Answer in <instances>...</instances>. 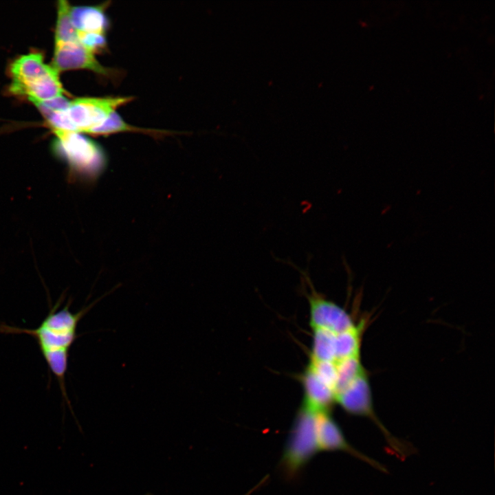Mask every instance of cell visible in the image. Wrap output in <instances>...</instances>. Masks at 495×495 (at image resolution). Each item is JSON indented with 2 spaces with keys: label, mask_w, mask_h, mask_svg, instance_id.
Returning a JSON list of instances; mask_svg holds the SVG:
<instances>
[{
  "label": "cell",
  "mask_w": 495,
  "mask_h": 495,
  "mask_svg": "<svg viewBox=\"0 0 495 495\" xmlns=\"http://www.w3.org/2000/svg\"><path fill=\"white\" fill-rule=\"evenodd\" d=\"M100 299L83 307L78 312L69 310L71 302L58 309L62 300H58L40 324L34 329L21 328L0 324V333L6 335L27 334L36 342L50 372L56 377L63 396L73 412L68 398L65 375L68 367L69 353L77 338V327L80 320L96 305Z\"/></svg>",
  "instance_id": "6da1fadb"
},
{
  "label": "cell",
  "mask_w": 495,
  "mask_h": 495,
  "mask_svg": "<svg viewBox=\"0 0 495 495\" xmlns=\"http://www.w3.org/2000/svg\"><path fill=\"white\" fill-rule=\"evenodd\" d=\"M10 72V91L26 96L34 104L61 96L63 93L58 72L46 65L41 54L19 57L12 63Z\"/></svg>",
  "instance_id": "7a4b0ae2"
},
{
  "label": "cell",
  "mask_w": 495,
  "mask_h": 495,
  "mask_svg": "<svg viewBox=\"0 0 495 495\" xmlns=\"http://www.w3.org/2000/svg\"><path fill=\"white\" fill-rule=\"evenodd\" d=\"M316 414L301 406L280 461L286 476L292 478L319 452L316 437Z\"/></svg>",
  "instance_id": "3957f363"
},
{
  "label": "cell",
  "mask_w": 495,
  "mask_h": 495,
  "mask_svg": "<svg viewBox=\"0 0 495 495\" xmlns=\"http://www.w3.org/2000/svg\"><path fill=\"white\" fill-rule=\"evenodd\" d=\"M131 97L82 98L70 101L67 109L58 113L59 129L87 133L104 121Z\"/></svg>",
  "instance_id": "277c9868"
},
{
  "label": "cell",
  "mask_w": 495,
  "mask_h": 495,
  "mask_svg": "<svg viewBox=\"0 0 495 495\" xmlns=\"http://www.w3.org/2000/svg\"><path fill=\"white\" fill-rule=\"evenodd\" d=\"M52 131L56 137L54 149L67 160L72 170L93 177L102 170L105 157L98 144L78 132Z\"/></svg>",
  "instance_id": "5b68a950"
},
{
  "label": "cell",
  "mask_w": 495,
  "mask_h": 495,
  "mask_svg": "<svg viewBox=\"0 0 495 495\" xmlns=\"http://www.w3.org/2000/svg\"><path fill=\"white\" fill-rule=\"evenodd\" d=\"M316 437L319 451L344 452L380 471L386 472V468L383 465L358 451L347 441L342 430L329 413L316 414Z\"/></svg>",
  "instance_id": "8992f818"
},
{
  "label": "cell",
  "mask_w": 495,
  "mask_h": 495,
  "mask_svg": "<svg viewBox=\"0 0 495 495\" xmlns=\"http://www.w3.org/2000/svg\"><path fill=\"white\" fill-rule=\"evenodd\" d=\"M52 67L58 72L74 69H87L107 77H111L115 74L114 70L100 65L94 53L79 42L56 43Z\"/></svg>",
  "instance_id": "52a82bcc"
},
{
  "label": "cell",
  "mask_w": 495,
  "mask_h": 495,
  "mask_svg": "<svg viewBox=\"0 0 495 495\" xmlns=\"http://www.w3.org/2000/svg\"><path fill=\"white\" fill-rule=\"evenodd\" d=\"M310 325L334 333L351 327L355 322L345 309L326 298L312 294L309 297Z\"/></svg>",
  "instance_id": "ba28073f"
},
{
  "label": "cell",
  "mask_w": 495,
  "mask_h": 495,
  "mask_svg": "<svg viewBox=\"0 0 495 495\" xmlns=\"http://www.w3.org/2000/svg\"><path fill=\"white\" fill-rule=\"evenodd\" d=\"M304 398L302 407L314 413H329L335 402V393L308 366L303 373Z\"/></svg>",
  "instance_id": "9c48e42d"
},
{
  "label": "cell",
  "mask_w": 495,
  "mask_h": 495,
  "mask_svg": "<svg viewBox=\"0 0 495 495\" xmlns=\"http://www.w3.org/2000/svg\"><path fill=\"white\" fill-rule=\"evenodd\" d=\"M106 6H71L69 16L74 27L79 32L104 34L109 23Z\"/></svg>",
  "instance_id": "30bf717a"
},
{
  "label": "cell",
  "mask_w": 495,
  "mask_h": 495,
  "mask_svg": "<svg viewBox=\"0 0 495 495\" xmlns=\"http://www.w3.org/2000/svg\"><path fill=\"white\" fill-rule=\"evenodd\" d=\"M366 324L367 319L362 318L349 329L336 334V361L360 356L362 341Z\"/></svg>",
  "instance_id": "8fae6325"
},
{
  "label": "cell",
  "mask_w": 495,
  "mask_h": 495,
  "mask_svg": "<svg viewBox=\"0 0 495 495\" xmlns=\"http://www.w3.org/2000/svg\"><path fill=\"white\" fill-rule=\"evenodd\" d=\"M313 342L311 360L317 361H336L335 337L331 331L313 329Z\"/></svg>",
  "instance_id": "7c38bea8"
},
{
  "label": "cell",
  "mask_w": 495,
  "mask_h": 495,
  "mask_svg": "<svg viewBox=\"0 0 495 495\" xmlns=\"http://www.w3.org/2000/svg\"><path fill=\"white\" fill-rule=\"evenodd\" d=\"M125 131L142 132L153 135L166 133L164 131L142 129L129 125L116 111L111 113L101 124L90 129L87 133L95 135H107Z\"/></svg>",
  "instance_id": "4fadbf2b"
},
{
  "label": "cell",
  "mask_w": 495,
  "mask_h": 495,
  "mask_svg": "<svg viewBox=\"0 0 495 495\" xmlns=\"http://www.w3.org/2000/svg\"><path fill=\"white\" fill-rule=\"evenodd\" d=\"M70 7L66 1H58L55 43L79 42L78 30L74 27L70 19Z\"/></svg>",
  "instance_id": "5bb4252c"
},
{
  "label": "cell",
  "mask_w": 495,
  "mask_h": 495,
  "mask_svg": "<svg viewBox=\"0 0 495 495\" xmlns=\"http://www.w3.org/2000/svg\"><path fill=\"white\" fill-rule=\"evenodd\" d=\"M79 43L91 52H98L104 49L107 42L104 34L78 31Z\"/></svg>",
  "instance_id": "9a60e30c"
}]
</instances>
